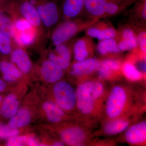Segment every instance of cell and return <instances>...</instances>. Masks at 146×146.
Instances as JSON below:
<instances>
[{
	"label": "cell",
	"mask_w": 146,
	"mask_h": 146,
	"mask_svg": "<svg viewBox=\"0 0 146 146\" xmlns=\"http://www.w3.org/2000/svg\"><path fill=\"white\" fill-rule=\"evenodd\" d=\"M36 7L42 25L46 28L57 23L59 18L57 6L50 0H29Z\"/></svg>",
	"instance_id": "cell-1"
},
{
	"label": "cell",
	"mask_w": 146,
	"mask_h": 146,
	"mask_svg": "<svg viewBox=\"0 0 146 146\" xmlns=\"http://www.w3.org/2000/svg\"><path fill=\"white\" fill-rule=\"evenodd\" d=\"M53 94L56 103L61 109H72L76 102V95L72 86L64 81L58 82L53 87Z\"/></svg>",
	"instance_id": "cell-2"
},
{
	"label": "cell",
	"mask_w": 146,
	"mask_h": 146,
	"mask_svg": "<svg viewBox=\"0 0 146 146\" xmlns=\"http://www.w3.org/2000/svg\"><path fill=\"white\" fill-rule=\"evenodd\" d=\"M126 95L124 90L119 86L113 88L110 95L106 106L108 115L111 118L119 115L124 106Z\"/></svg>",
	"instance_id": "cell-3"
},
{
	"label": "cell",
	"mask_w": 146,
	"mask_h": 146,
	"mask_svg": "<svg viewBox=\"0 0 146 146\" xmlns=\"http://www.w3.org/2000/svg\"><path fill=\"white\" fill-rule=\"evenodd\" d=\"M91 83L89 82L80 85L76 94L78 107L84 114L91 113L94 108L95 100L91 92Z\"/></svg>",
	"instance_id": "cell-4"
},
{
	"label": "cell",
	"mask_w": 146,
	"mask_h": 146,
	"mask_svg": "<svg viewBox=\"0 0 146 146\" xmlns=\"http://www.w3.org/2000/svg\"><path fill=\"white\" fill-rule=\"evenodd\" d=\"M76 24L73 22L63 23L57 27L52 33L51 40L55 46L62 44L71 39L77 31Z\"/></svg>",
	"instance_id": "cell-5"
},
{
	"label": "cell",
	"mask_w": 146,
	"mask_h": 146,
	"mask_svg": "<svg viewBox=\"0 0 146 146\" xmlns=\"http://www.w3.org/2000/svg\"><path fill=\"white\" fill-rule=\"evenodd\" d=\"M17 8L21 16L26 19L36 29L41 28L42 22L37 10L29 0H20Z\"/></svg>",
	"instance_id": "cell-6"
},
{
	"label": "cell",
	"mask_w": 146,
	"mask_h": 146,
	"mask_svg": "<svg viewBox=\"0 0 146 146\" xmlns=\"http://www.w3.org/2000/svg\"><path fill=\"white\" fill-rule=\"evenodd\" d=\"M40 73L45 81L50 83L57 82L63 75V68L49 59L42 63Z\"/></svg>",
	"instance_id": "cell-7"
},
{
	"label": "cell",
	"mask_w": 146,
	"mask_h": 146,
	"mask_svg": "<svg viewBox=\"0 0 146 146\" xmlns=\"http://www.w3.org/2000/svg\"><path fill=\"white\" fill-rule=\"evenodd\" d=\"M11 60L23 74H28L31 71L32 64L30 58L23 48L18 47L11 53Z\"/></svg>",
	"instance_id": "cell-8"
},
{
	"label": "cell",
	"mask_w": 146,
	"mask_h": 146,
	"mask_svg": "<svg viewBox=\"0 0 146 146\" xmlns=\"http://www.w3.org/2000/svg\"><path fill=\"white\" fill-rule=\"evenodd\" d=\"M49 59L65 70L69 67L70 60V52L67 46L62 44L56 46L54 52L48 54Z\"/></svg>",
	"instance_id": "cell-9"
},
{
	"label": "cell",
	"mask_w": 146,
	"mask_h": 146,
	"mask_svg": "<svg viewBox=\"0 0 146 146\" xmlns=\"http://www.w3.org/2000/svg\"><path fill=\"white\" fill-rule=\"evenodd\" d=\"M37 32L34 27L22 31H16L13 40L21 48L29 46L36 41Z\"/></svg>",
	"instance_id": "cell-10"
},
{
	"label": "cell",
	"mask_w": 146,
	"mask_h": 146,
	"mask_svg": "<svg viewBox=\"0 0 146 146\" xmlns=\"http://www.w3.org/2000/svg\"><path fill=\"white\" fill-rule=\"evenodd\" d=\"M127 141L131 143L138 144L146 141V123H139L130 127L125 134Z\"/></svg>",
	"instance_id": "cell-11"
},
{
	"label": "cell",
	"mask_w": 146,
	"mask_h": 146,
	"mask_svg": "<svg viewBox=\"0 0 146 146\" xmlns=\"http://www.w3.org/2000/svg\"><path fill=\"white\" fill-rule=\"evenodd\" d=\"M0 32L10 36L13 39L16 33L13 18L3 7L0 8Z\"/></svg>",
	"instance_id": "cell-12"
},
{
	"label": "cell",
	"mask_w": 146,
	"mask_h": 146,
	"mask_svg": "<svg viewBox=\"0 0 146 146\" xmlns=\"http://www.w3.org/2000/svg\"><path fill=\"white\" fill-rule=\"evenodd\" d=\"M99 62L91 58L78 62L73 65L71 74L76 76H81L90 74L99 68Z\"/></svg>",
	"instance_id": "cell-13"
},
{
	"label": "cell",
	"mask_w": 146,
	"mask_h": 146,
	"mask_svg": "<svg viewBox=\"0 0 146 146\" xmlns=\"http://www.w3.org/2000/svg\"><path fill=\"white\" fill-rule=\"evenodd\" d=\"M19 107V102L17 97L14 94H10L3 102L0 114L3 117L10 119L18 112Z\"/></svg>",
	"instance_id": "cell-14"
},
{
	"label": "cell",
	"mask_w": 146,
	"mask_h": 146,
	"mask_svg": "<svg viewBox=\"0 0 146 146\" xmlns=\"http://www.w3.org/2000/svg\"><path fill=\"white\" fill-rule=\"evenodd\" d=\"M31 120V115L29 110L22 108L10 118L9 125L13 128L18 129L26 126L30 123Z\"/></svg>",
	"instance_id": "cell-15"
},
{
	"label": "cell",
	"mask_w": 146,
	"mask_h": 146,
	"mask_svg": "<svg viewBox=\"0 0 146 146\" xmlns=\"http://www.w3.org/2000/svg\"><path fill=\"white\" fill-rule=\"evenodd\" d=\"M61 137L66 143L71 145H77L81 143L84 138V134L80 129L70 128L63 131Z\"/></svg>",
	"instance_id": "cell-16"
},
{
	"label": "cell",
	"mask_w": 146,
	"mask_h": 146,
	"mask_svg": "<svg viewBox=\"0 0 146 146\" xmlns=\"http://www.w3.org/2000/svg\"><path fill=\"white\" fill-rule=\"evenodd\" d=\"M43 108L47 118L50 122L52 123L60 121L61 117L64 115V112L61 108L52 102H46L44 103Z\"/></svg>",
	"instance_id": "cell-17"
},
{
	"label": "cell",
	"mask_w": 146,
	"mask_h": 146,
	"mask_svg": "<svg viewBox=\"0 0 146 146\" xmlns=\"http://www.w3.org/2000/svg\"><path fill=\"white\" fill-rule=\"evenodd\" d=\"M85 0H66L63 6V11L67 17L73 18L80 12Z\"/></svg>",
	"instance_id": "cell-18"
},
{
	"label": "cell",
	"mask_w": 146,
	"mask_h": 146,
	"mask_svg": "<svg viewBox=\"0 0 146 146\" xmlns=\"http://www.w3.org/2000/svg\"><path fill=\"white\" fill-rule=\"evenodd\" d=\"M107 2L105 0H85L84 5L86 10L94 16H100L105 11Z\"/></svg>",
	"instance_id": "cell-19"
},
{
	"label": "cell",
	"mask_w": 146,
	"mask_h": 146,
	"mask_svg": "<svg viewBox=\"0 0 146 146\" xmlns=\"http://www.w3.org/2000/svg\"><path fill=\"white\" fill-rule=\"evenodd\" d=\"M123 41L120 42L118 48L121 50H128L133 49L137 46V42L133 32L127 29L124 31L123 34Z\"/></svg>",
	"instance_id": "cell-20"
},
{
	"label": "cell",
	"mask_w": 146,
	"mask_h": 146,
	"mask_svg": "<svg viewBox=\"0 0 146 146\" xmlns=\"http://www.w3.org/2000/svg\"><path fill=\"white\" fill-rule=\"evenodd\" d=\"M0 71L3 74L9 75L16 78L22 77L23 74L13 63L4 60L0 61Z\"/></svg>",
	"instance_id": "cell-21"
},
{
	"label": "cell",
	"mask_w": 146,
	"mask_h": 146,
	"mask_svg": "<svg viewBox=\"0 0 146 146\" xmlns=\"http://www.w3.org/2000/svg\"><path fill=\"white\" fill-rule=\"evenodd\" d=\"M88 34L90 36L100 40L112 39L115 36L116 33L115 30L112 28H108L101 30L94 28L89 29L88 31Z\"/></svg>",
	"instance_id": "cell-22"
},
{
	"label": "cell",
	"mask_w": 146,
	"mask_h": 146,
	"mask_svg": "<svg viewBox=\"0 0 146 146\" xmlns=\"http://www.w3.org/2000/svg\"><path fill=\"white\" fill-rule=\"evenodd\" d=\"M128 123L123 120H117L110 123L105 127L106 133L113 135L122 132L128 126Z\"/></svg>",
	"instance_id": "cell-23"
},
{
	"label": "cell",
	"mask_w": 146,
	"mask_h": 146,
	"mask_svg": "<svg viewBox=\"0 0 146 146\" xmlns=\"http://www.w3.org/2000/svg\"><path fill=\"white\" fill-rule=\"evenodd\" d=\"M119 68V64L114 60H104L101 65L99 71L100 77L106 78L108 77L112 70H117Z\"/></svg>",
	"instance_id": "cell-24"
},
{
	"label": "cell",
	"mask_w": 146,
	"mask_h": 146,
	"mask_svg": "<svg viewBox=\"0 0 146 146\" xmlns=\"http://www.w3.org/2000/svg\"><path fill=\"white\" fill-rule=\"evenodd\" d=\"M13 47V39L0 32V53L4 55L10 54Z\"/></svg>",
	"instance_id": "cell-25"
},
{
	"label": "cell",
	"mask_w": 146,
	"mask_h": 146,
	"mask_svg": "<svg viewBox=\"0 0 146 146\" xmlns=\"http://www.w3.org/2000/svg\"><path fill=\"white\" fill-rule=\"evenodd\" d=\"M98 50L103 54L108 52H117L119 51L116 42L112 39H105L101 42L98 46Z\"/></svg>",
	"instance_id": "cell-26"
},
{
	"label": "cell",
	"mask_w": 146,
	"mask_h": 146,
	"mask_svg": "<svg viewBox=\"0 0 146 146\" xmlns=\"http://www.w3.org/2000/svg\"><path fill=\"white\" fill-rule=\"evenodd\" d=\"M75 58L78 62L85 60L88 56V53L86 43L83 40H80L76 43L74 47Z\"/></svg>",
	"instance_id": "cell-27"
},
{
	"label": "cell",
	"mask_w": 146,
	"mask_h": 146,
	"mask_svg": "<svg viewBox=\"0 0 146 146\" xmlns=\"http://www.w3.org/2000/svg\"><path fill=\"white\" fill-rule=\"evenodd\" d=\"M123 70L125 76L130 80H138L141 78V73L136 67L130 63H126L124 66Z\"/></svg>",
	"instance_id": "cell-28"
},
{
	"label": "cell",
	"mask_w": 146,
	"mask_h": 146,
	"mask_svg": "<svg viewBox=\"0 0 146 146\" xmlns=\"http://www.w3.org/2000/svg\"><path fill=\"white\" fill-rule=\"evenodd\" d=\"M19 130L0 123V139H9L18 135Z\"/></svg>",
	"instance_id": "cell-29"
},
{
	"label": "cell",
	"mask_w": 146,
	"mask_h": 146,
	"mask_svg": "<svg viewBox=\"0 0 146 146\" xmlns=\"http://www.w3.org/2000/svg\"><path fill=\"white\" fill-rule=\"evenodd\" d=\"M28 137L26 136H17L9 139L7 145L8 146H23L27 144Z\"/></svg>",
	"instance_id": "cell-30"
},
{
	"label": "cell",
	"mask_w": 146,
	"mask_h": 146,
	"mask_svg": "<svg viewBox=\"0 0 146 146\" xmlns=\"http://www.w3.org/2000/svg\"><path fill=\"white\" fill-rule=\"evenodd\" d=\"M103 86L99 82H93L91 84V92L94 100L99 98L103 92Z\"/></svg>",
	"instance_id": "cell-31"
},
{
	"label": "cell",
	"mask_w": 146,
	"mask_h": 146,
	"mask_svg": "<svg viewBox=\"0 0 146 146\" xmlns=\"http://www.w3.org/2000/svg\"><path fill=\"white\" fill-rule=\"evenodd\" d=\"M146 33H141L138 37V41L141 50L144 52H146Z\"/></svg>",
	"instance_id": "cell-32"
},
{
	"label": "cell",
	"mask_w": 146,
	"mask_h": 146,
	"mask_svg": "<svg viewBox=\"0 0 146 146\" xmlns=\"http://www.w3.org/2000/svg\"><path fill=\"white\" fill-rule=\"evenodd\" d=\"M118 10V7L116 5L112 3H107L106 6L105 11L109 14H112L117 12Z\"/></svg>",
	"instance_id": "cell-33"
},
{
	"label": "cell",
	"mask_w": 146,
	"mask_h": 146,
	"mask_svg": "<svg viewBox=\"0 0 146 146\" xmlns=\"http://www.w3.org/2000/svg\"><path fill=\"white\" fill-rule=\"evenodd\" d=\"M3 78L4 80L9 82L15 81L17 79L13 76L7 74H3Z\"/></svg>",
	"instance_id": "cell-34"
},
{
	"label": "cell",
	"mask_w": 146,
	"mask_h": 146,
	"mask_svg": "<svg viewBox=\"0 0 146 146\" xmlns=\"http://www.w3.org/2000/svg\"><path fill=\"white\" fill-rule=\"evenodd\" d=\"M27 144L28 145L30 146L39 145L38 142L34 138H33V137H30V138H28Z\"/></svg>",
	"instance_id": "cell-35"
},
{
	"label": "cell",
	"mask_w": 146,
	"mask_h": 146,
	"mask_svg": "<svg viewBox=\"0 0 146 146\" xmlns=\"http://www.w3.org/2000/svg\"><path fill=\"white\" fill-rule=\"evenodd\" d=\"M6 87V84L5 82L0 78V92L4 91Z\"/></svg>",
	"instance_id": "cell-36"
},
{
	"label": "cell",
	"mask_w": 146,
	"mask_h": 146,
	"mask_svg": "<svg viewBox=\"0 0 146 146\" xmlns=\"http://www.w3.org/2000/svg\"><path fill=\"white\" fill-rule=\"evenodd\" d=\"M8 0H0V8H2L7 3Z\"/></svg>",
	"instance_id": "cell-37"
},
{
	"label": "cell",
	"mask_w": 146,
	"mask_h": 146,
	"mask_svg": "<svg viewBox=\"0 0 146 146\" xmlns=\"http://www.w3.org/2000/svg\"><path fill=\"white\" fill-rule=\"evenodd\" d=\"M52 145L54 146H64V144L63 143V142H61V141H57V142H55Z\"/></svg>",
	"instance_id": "cell-38"
},
{
	"label": "cell",
	"mask_w": 146,
	"mask_h": 146,
	"mask_svg": "<svg viewBox=\"0 0 146 146\" xmlns=\"http://www.w3.org/2000/svg\"><path fill=\"white\" fill-rule=\"evenodd\" d=\"M146 3L145 4V7H144L143 11V16L144 19H146Z\"/></svg>",
	"instance_id": "cell-39"
},
{
	"label": "cell",
	"mask_w": 146,
	"mask_h": 146,
	"mask_svg": "<svg viewBox=\"0 0 146 146\" xmlns=\"http://www.w3.org/2000/svg\"><path fill=\"white\" fill-rule=\"evenodd\" d=\"M141 69L143 70V71H144V72H145L146 71V64L145 63H143L141 64Z\"/></svg>",
	"instance_id": "cell-40"
},
{
	"label": "cell",
	"mask_w": 146,
	"mask_h": 146,
	"mask_svg": "<svg viewBox=\"0 0 146 146\" xmlns=\"http://www.w3.org/2000/svg\"><path fill=\"white\" fill-rule=\"evenodd\" d=\"M2 100V97L0 96V102H1V101Z\"/></svg>",
	"instance_id": "cell-41"
}]
</instances>
